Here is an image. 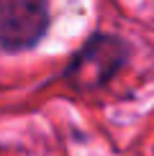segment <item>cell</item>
I'll return each mask as SVG.
<instances>
[{"label":"cell","instance_id":"6da1fadb","mask_svg":"<svg viewBox=\"0 0 154 156\" xmlns=\"http://www.w3.org/2000/svg\"><path fill=\"white\" fill-rule=\"evenodd\" d=\"M126 62V44L116 36H95L69 64L67 80L75 90H95L105 84Z\"/></svg>","mask_w":154,"mask_h":156},{"label":"cell","instance_id":"7a4b0ae2","mask_svg":"<svg viewBox=\"0 0 154 156\" xmlns=\"http://www.w3.org/2000/svg\"><path fill=\"white\" fill-rule=\"evenodd\" d=\"M46 23V0H0V38L5 51L34 46Z\"/></svg>","mask_w":154,"mask_h":156}]
</instances>
